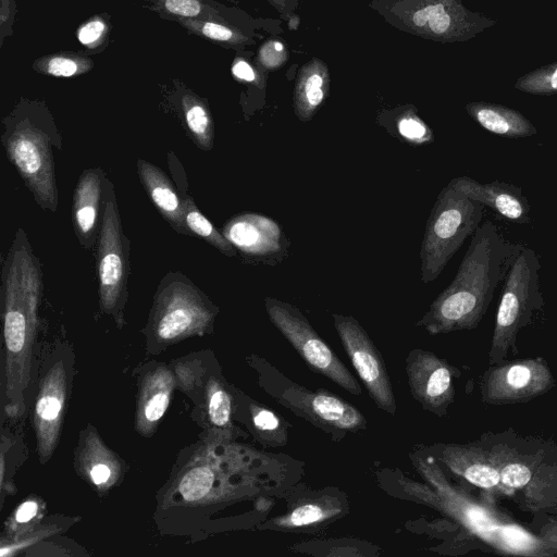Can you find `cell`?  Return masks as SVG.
I'll use <instances>...</instances> for the list:
<instances>
[{"mask_svg": "<svg viewBox=\"0 0 557 557\" xmlns=\"http://www.w3.org/2000/svg\"><path fill=\"white\" fill-rule=\"evenodd\" d=\"M424 483L398 479L406 498L424 504L448 517L470 539L500 555L557 556V521L534 532L499 511L494 502L483 503L451 483L430 454L410 453Z\"/></svg>", "mask_w": 557, "mask_h": 557, "instance_id": "6da1fadb", "label": "cell"}, {"mask_svg": "<svg viewBox=\"0 0 557 557\" xmlns=\"http://www.w3.org/2000/svg\"><path fill=\"white\" fill-rule=\"evenodd\" d=\"M524 246L510 242L492 221L472 235L451 283L416 323L431 335L476 329Z\"/></svg>", "mask_w": 557, "mask_h": 557, "instance_id": "7a4b0ae2", "label": "cell"}, {"mask_svg": "<svg viewBox=\"0 0 557 557\" xmlns=\"http://www.w3.org/2000/svg\"><path fill=\"white\" fill-rule=\"evenodd\" d=\"M496 466L506 497L522 510L539 512L557 506V447L512 428L479 438Z\"/></svg>", "mask_w": 557, "mask_h": 557, "instance_id": "3957f363", "label": "cell"}, {"mask_svg": "<svg viewBox=\"0 0 557 557\" xmlns=\"http://www.w3.org/2000/svg\"><path fill=\"white\" fill-rule=\"evenodd\" d=\"M1 143L37 205L55 213L59 194L54 149L62 137L45 104L22 99L3 120Z\"/></svg>", "mask_w": 557, "mask_h": 557, "instance_id": "277c9868", "label": "cell"}, {"mask_svg": "<svg viewBox=\"0 0 557 557\" xmlns=\"http://www.w3.org/2000/svg\"><path fill=\"white\" fill-rule=\"evenodd\" d=\"M253 367L258 372L260 387L277 404L323 431L338 442L349 433L367 429L363 413L336 394L327 389L311 391L289 380L267 360L256 357Z\"/></svg>", "mask_w": 557, "mask_h": 557, "instance_id": "5b68a950", "label": "cell"}, {"mask_svg": "<svg viewBox=\"0 0 557 557\" xmlns=\"http://www.w3.org/2000/svg\"><path fill=\"white\" fill-rule=\"evenodd\" d=\"M484 205L469 198L454 178L440 191L426 221L421 244V281H435L468 237L473 235Z\"/></svg>", "mask_w": 557, "mask_h": 557, "instance_id": "8992f818", "label": "cell"}, {"mask_svg": "<svg viewBox=\"0 0 557 557\" xmlns=\"http://www.w3.org/2000/svg\"><path fill=\"white\" fill-rule=\"evenodd\" d=\"M540 270L537 253L530 247H523L503 282L487 354L488 364L506 360L509 352L518 355V333L532 323L544 306Z\"/></svg>", "mask_w": 557, "mask_h": 557, "instance_id": "52a82bcc", "label": "cell"}, {"mask_svg": "<svg viewBox=\"0 0 557 557\" xmlns=\"http://www.w3.org/2000/svg\"><path fill=\"white\" fill-rule=\"evenodd\" d=\"M264 305L271 323L311 370L351 395H362L358 380L320 337L298 308L272 297H267Z\"/></svg>", "mask_w": 557, "mask_h": 557, "instance_id": "ba28073f", "label": "cell"}, {"mask_svg": "<svg viewBox=\"0 0 557 557\" xmlns=\"http://www.w3.org/2000/svg\"><path fill=\"white\" fill-rule=\"evenodd\" d=\"M102 205L97 248L99 296L102 309L115 312L127 297L131 242L122 228L114 185L107 176Z\"/></svg>", "mask_w": 557, "mask_h": 557, "instance_id": "9c48e42d", "label": "cell"}, {"mask_svg": "<svg viewBox=\"0 0 557 557\" xmlns=\"http://www.w3.org/2000/svg\"><path fill=\"white\" fill-rule=\"evenodd\" d=\"M215 310L206 295L184 274L163 276L154 295L153 329L163 341L175 339L206 326Z\"/></svg>", "mask_w": 557, "mask_h": 557, "instance_id": "30bf717a", "label": "cell"}, {"mask_svg": "<svg viewBox=\"0 0 557 557\" xmlns=\"http://www.w3.org/2000/svg\"><path fill=\"white\" fill-rule=\"evenodd\" d=\"M555 385L552 370L542 357L488 364L478 383L481 401L494 406L528 403Z\"/></svg>", "mask_w": 557, "mask_h": 557, "instance_id": "8fae6325", "label": "cell"}, {"mask_svg": "<svg viewBox=\"0 0 557 557\" xmlns=\"http://www.w3.org/2000/svg\"><path fill=\"white\" fill-rule=\"evenodd\" d=\"M341 343L376 407L394 417L396 398L385 362L362 325L351 315H332Z\"/></svg>", "mask_w": 557, "mask_h": 557, "instance_id": "7c38bea8", "label": "cell"}, {"mask_svg": "<svg viewBox=\"0 0 557 557\" xmlns=\"http://www.w3.org/2000/svg\"><path fill=\"white\" fill-rule=\"evenodd\" d=\"M284 513L264 522L270 531L320 534L349 512L346 494L337 487L307 490L295 493L290 488Z\"/></svg>", "mask_w": 557, "mask_h": 557, "instance_id": "4fadbf2b", "label": "cell"}, {"mask_svg": "<svg viewBox=\"0 0 557 557\" xmlns=\"http://www.w3.org/2000/svg\"><path fill=\"white\" fill-rule=\"evenodd\" d=\"M405 364L411 396L424 410L438 418L446 417L455 400L454 379L461 376L460 370L422 348L411 349Z\"/></svg>", "mask_w": 557, "mask_h": 557, "instance_id": "5bb4252c", "label": "cell"}, {"mask_svg": "<svg viewBox=\"0 0 557 557\" xmlns=\"http://www.w3.org/2000/svg\"><path fill=\"white\" fill-rule=\"evenodd\" d=\"M430 454L450 473L482 490L490 499L507 498L498 470L480 440L469 443H437Z\"/></svg>", "mask_w": 557, "mask_h": 557, "instance_id": "9a60e30c", "label": "cell"}, {"mask_svg": "<svg viewBox=\"0 0 557 557\" xmlns=\"http://www.w3.org/2000/svg\"><path fill=\"white\" fill-rule=\"evenodd\" d=\"M106 173L100 168L85 170L73 194L72 219L75 235L85 249H91L99 236V213Z\"/></svg>", "mask_w": 557, "mask_h": 557, "instance_id": "2e32d148", "label": "cell"}, {"mask_svg": "<svg viewBox=\"0 0 557 557\" xmlns=\"http://www.w3.org/2000/svg\"><path fill=\"white\" fill-rule=\"evenodd\" d=\"M222 234L243 253L263 257L278 251L282 247V231L272 219L243 213L228 220Z\"/></svg>", "mask_w": 557, "mask_h": 557, "instance_id": "e0dca14e", "label": "cell"}, {"mask_svg": "<svg viewBox=\"0 0 557 557\" xmlns=\"http://www.w3.org/2000/svg\"><path fill=\"white\" fill-rule=\"evenodd\" d=\"M454 181L469 198L490 207L504 219L530 223V205L521 187L498 181L480 183L469 176H458Z\"/></svg>", "mask_w": 557, "mask_h": 557, "instance_id": "ac0fdd59", "label": "cell"}, {"mask_svg": "<svg viewBox=\"0 0 557 557\" xmlns=\"http://www.w3.org/2000/svg\"><path fill=\"white\" fill-rule=\"evenodd\" d=\"M137 171L147 195L163 219L175 232L191 236L185 223L184 198L177 194L169 176L144 159L137 160Z\"/></svg>", "mask_w": 557, "mask_h": 557, "instance_id": "d6986e66", "label": "cell"}, {"mask_svg": "<svg viewBox=\"0 0 557 557\" xmlns=\"http://www.w3.org/2000/svg\"><path fill=\"white\" fill-rule=\"evenodd\" d=\"M467 112L481 127L502 137L523 138L537 133L522 113L506 106L476 101L467 104Z\"/></svg>", "mask_w": 557, "mask_h": 557, "instance_id": "ffe728a7", "label": "cell"}, {"mask_svg": "<svg viewBox=\"0 0 557 557\" xmlns=\"http://www.w3.org/2000/svg\"><path fill=\"white\" fill-rule=\"evenodd\" d=\"M249 413L252 431L262 445L282 447L287 444L289 424L275 410L252 403Z\"/></svg>", "mask_w": 557, "mask_h": 557, "instance_id": "44dd1931", "label": "cell"}, {"mask_svg": "<svg viewBox=\"0 0 557 557\" xmlns=\"http://www.w3.org/2000/svg\"><path fill=\"white\" fill-rule=\"evenodd\" d=\"M184 123L196 145L206 151L213 147L214 127L207 104L194 94H185L181 100Z\"/></svg>", "mask_w": 557, "mask_h": 557, "instance_id": "7402d4cb", "label": "cell"}, {"mask_svg": "<svg viewBox=\"0 0 557 557\" xmlns=\"http://www.w3.org/2000/svg\"><path fill=\"white\" fill-rule=\"evenodd\" d=\"M290 550L319 556H375L380 553L377 546L357 539L302 542L290 546Z\"/></svg>", "mask_w": 557, "mask_h": 557, "instance_id": "603a6c76", "label": "cell"}, {"mask_svg": "<svg viewBox=\"0 0 557 557\" xmlns=\"http://www.w3.org/2000/svg\"><path fill=\"white\" fill-rule=\"evenodd\" d=\"M183 198L185 207V223L191 234L201 237L223 255L227 257H235L237 253L236 248L222 234V232H219L201 213L194 199L188 195H184Z\"/></svg>", "mask_w": 557, "mask_h": 557, "instance_id": "cb8c5ba5", "label": "cell"}, {"mask_svg": "<svg viewBox=\"0 0 557 557\" xmlns=\"http://www.w3.org/2000/svg\"><path fill=\"white\" fill-rule=\"evenodd\" d=\"M94 63L90 59L73 53H57L38 59L34 63L37 72L53 76L70 78L90 71Z\"/></svg>", "mask_w": 557, "mask_h": 557, "instance_id": "d4e9b609", "label": "cell"}, {"mask_svg": "<svg viewBox=\"0 0 557 557\" xmlns=\"http://www.w3.org/2000/svg\"><path fill=\"white\" fill-rule=\"evenodd\" d=\"M513 88L535 96L557 94V61L522 75Z\"/></svg>", "mask_w": 557, "mask_h": 557, "instance_id": "484cf974", "label": "cell"}, {"mask_svg": "<svg viewBox=\"0 0 557 557\" xmlns=\"http://www.w3.org/2000/svg\"><path fill=\"white\" fill-rule=\"evenodd\" d=\"M213 480L210 469L195 468L183 476L180 492L186 500H198L210 492Z\"/></svg>", "mask_w": 557, "mask_h": 557, "instance_id": "4316f807", "label": "cell"}, {"mask_svg": "<svg viewBox=\"0 0 557 557\" xmlns=\"http://www.w3.org/2000/svg\"><path fill=\"white\" fill-rule=\"evenodd\" d=\"M323 78L319 74H311L304 86L302 95L298 98V115L308 120L324 99L322 89Z\"/></svg>", "mask_w": 557, "mask_h": 557, "instance_id": "83f0119b", "label": "cell"}, {"mask_svg": "<svg viewBox=\"0 0 557 557\" xmlns=\"http://www.w3.org/2000/svg\"><path fill=\"white\" fill-rule=\"evenodd\" d=\"M202 0H158L157 9L164 12L166 17L196 18L205 17ZM156 9V10H157Z\"/></svg>", "mask_w": 557, "mask_h": 557, "instance_id": "f1b7e54d", "label": "cell"}, {"mask_svg": "<svg viewBox=\"0 0 557 557\" xmlns=\"http://www.w3.org/2000/svg\"><path fill=\"white\" fill-rule=\"evenodd\" d=\"M397 133L410 145H425L433 141V133L428 125L417 116H403L397 122Z\"/></svg>", "mask_w": 557, "mask_h": 557, "instance_id": "f546056e", "label": "cell"}, {"mask_svg": "<svg viewBox=\"0 0 557 557\" xmlns=\"http://www.w3.org/2000/svg\"><path fill=\"white\" fill-rule=\"evenodd\" d=\"M109 24L101 16H92L81 25L76 36L81 45L92 50L104 42L108 36Z\"/></svg>", "mask_w": 557, "mask_h": 557, "instance_id": "4dcf8cb0", "label": "cell"}, {"mask_svg": "<svg viewBox=\"0 0 557 557\" xmlns=\"http://www.w3.org/2000/svg\"><path fill=\"white\" fill-rule=\"evenodd\" d=\"M3 330L8 349L12 352L21 351L26 342L28 322L15 315L4 314Z\"/></svg>", "mask_w": 557, "mask_h": 557, "instance_id": "1f68e13d", "label": "cell"}, {"mask_svg": "<svg viewBox=\"0 0 557 557\" xmlns=\"http://www.w3.org/2000/svg\"><path fill=\"white\" fill-rule=\"evenodd\" d=\"M232 399L230 394L216 387L210 396L209 417L211 422L216 426H226L231 420Z\"/></svg>", "mask_w": 557, "mask_h": 557, "instance_id": "d6a6232c", "label": "cell"}, {"mask_svg": "<svg viewBox=\"0 0 557 557\" xmlns=\"http://www.w3.org/2000/svg\"><path fill=\"white\" fill-rule=\"evenodd\" d=\"M61 410V403L58 397L46 395L41 397L36 406L37 414L47 421H52L58 418Z\"/></svg>", "mask_w": 557, "mask_h": 557, "instance_id": "836d02e7", "label": "cell"}, {"mask_svg": "<svg viewBox=\"0 0 557 557\" xmlns=\"http://www.w3.org/2000/svg\"><path fill=\"white\" fill-rule=\"evenodd\" d=\"M169 397L165 393L152 396L145 407V416L149 421L159 420L165 412Z\"/></svg>", "mask_w": 557, "mask_h": 557, "instance_id": "e575fe53", "label": "cell"}, {"mask_svg": "<svg viewBox=\"0 0 557 557\" xmlns=\"http://www.w3.org/2000/svg\"><path fill=\"white\" fill-rule=\"evenodd\" d=\"M16 12L14 0H1V30H4L5 26H11L12 20ZM1 32V33H2Z\"/></svg>", "mask_w": 557, "mask_h": 557, "instance_id": "d590c367", "label": "cell"}, {"mask_svg": "<svg viewBox=\"0 0 557 557\" xmlns=\"http://www.w3.org/2000/svg\"><path fill=\"white\" fill-rule=\"evenodd\" d=\"M232 72L237 78L246 82H252L256 78V75L251 66L247 62L242 60L234 63Z\"/></svg>", "mask_w": 557, "mask_h": 557, "instance_id": "8d00e7d4", "label": "cell"}, {"mask_svg": "<svg viewBox=\"0 0 557 557\" xmlns=\"http://www.w3.org/2000/svg\"><path fill=\"white\" fill-rule=\"evenodd\" d=\"M36 512L37 504L34 502H26L20 506L15 518L18 522H27L36 515Z\"/></svg>", "mask_w": 557, "mask_h": 557, "instance_id": "74e56055", "label": "cell"}, {"mask_svg": "<svg viewBox=\"0 0 557 557\" xmlns=\"http://www.w3.org/2000/svg\"><path fill=\"white\" fill-rule=\"evenodd\" d=\"M110 476V469L102 463L95 466L90 471V478L95 484L104 483Z\"/></svg>", "mask_w": 557, "mask_h": 557, "instance_id": "f35d334b", "label": "cell"}, {"mask_svg": "<svg viewBox=\"0 0 557 557\" xmlns=\"http://www.w3.org/2000/svg\"><path fill=\"white\" fill-rule=\"evenodd\" d=\"M274 48L276 51H282L283 50V45L281 42H274Z\"/></svg>", "mask_w": 557, "mask_h": 557, "instance_id": "ab89813d", "label": "cell"}]
</instances>
